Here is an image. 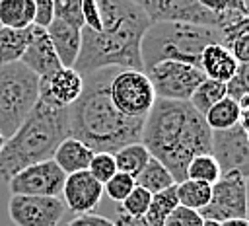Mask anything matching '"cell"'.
I'll return each instance as SVG.
<instances>
[{
	"label": "cell",
	"mask_w": 249,
	"mask_h": 226,
	"mask_svg": "<svg viewBox=\"0 0 249 226\" xmlns=\"http://www.w3.org/2000/svg\"><path fill=\"white\" fill-rule=\"evenodd\" d=\"M243 33H249V16H245V18H241L237 23H233V25L222 29V45L230 47V45L233 43V39L239 37V35H243Z\"/></svg>",
	"instance_id": "39"
},
{
	"label": "cell",
	"mask_w": 249,
	"mask_h": 226,
	"mask_svg": "<svg viewBox=\"0 0 249 226\" xmlns=\"http://www.w3.org/2000/svg\"><path fill=\"white\" fill-rule=\"evenodd\" d=\"M93 150H89L84 142L68 136L64 138L58 148L54 150V164L66 173V175H72V173H78V171H88L89 164H91V158H93Z\"/></svg>",
	"instance_id": "19"
},
{
	"label": "cell",
	"mask_w": 249,
	"mask_h": 226,
	"mask_svg": "<svg viewBox=\"0 0 249 226\" xmlns=\"http://www.w3.org/2000/svg\"><path fill=\"white\" fill-rule=\"evenodd\" d=\"M39 101V76L23 62L0 66V134L8 140Z\"/></svg>",
	"instance_id": "6"
},
{
	"label": "cell",
	"mask_w": 249,
	"mask_h": 226,
	"mask_svg": "<svg viewBox=\"0 0 249 226\" xmlns=\"http://www.w3.org/2000/svg\"><path fill=\"white\" fill-rule=\"evenodd\" d=\"M47 35L56 51V56H58L62 68H74V64L80 56V49H82V29L54 19L49 25Z\"/></svg>",
	"instance_id": "17"
},
{
	"label": "cell",
	"mask_w": 249,
	"mask_h": 226,
	"mask_svg": "<svg viewBox=\"0 0 249 226\" xmlns=\"http://www.w3.org/2000/svg\"><path fill=\"white\" fill-rule=\"evenodd\" d=\"M152 23L171 21V23H189L200 27L226 29L245 18L243 0H226V10L218 16L210 12L200 0H146L140 2Z\"/></svg>",
	"instance_id": "7"
},
{
	"label": "cell",
	"mask_w": 249,
	"mask_h": 226,
	"mask_svg": "<svg viewBox=\"0 0 249 226\" xmlns=\"http://www.w3.org/2000/svg\"><path fill=\"white\" fill-rule=\"evenodd\" d=\"M150 203H152V195L136 185L132 189V193L119 205V210L128 216H134V218H144L150 208Z\"/></svg>",
	"instance_id": "29"
},
{
	"label": "cell",
	"mask_w": 249,
	"mask_h": 226,
	"mask_svg": "<svg viewBox=\"0 0 249 226\" xmlns=\"http://www.w3.org/2000/svg\"><path fill=\"white\" fill-rule=\"evenodd\" d=\"M222 43V31L189 23H152L142 39L144 70L163 60L185 62L200 68V55L206 47Z\"/></svg>",
	"instance_id": "5"
},
{
	"label": "cell",
	"mask_w": 249,
	"mask_h": 226,
	"mask_svg": "<svg viewBox=\"0 0 249 226\" xmlns=\"http://www.w3.org/2000/svg\"><path fill=\"white\" fill-rule=\"evenodd\" d=\"M237 68H239V64H237L235 56L222 43L206 47L200 55V70L210 80H218V82L228 84L235 76Z\"/></svg>",
	"instance_id": "18"
},
{
	"label": "cell",
	"mask_w": 249,
	"mask_h": 226,
	"mask_svg": "<svg viewBox=\"0 0 249 226\" xmlns=\"http://www.w3.org/2000/svg\"><path fill=\"white\" fill-rule=\"evenodd\" d=\"M204 226H220V224L214 222V220H204Z\"/></svg>",
	"instance_id": "45"
},
{
	"label": "cell",
	"mask_w": 249,
	"mask_h": 226,
	"mask_svg": "<svg viewBox=\"0 0 249 226\" xmlns=\"http://www.w3.org/2000/svg\"><path fill=\"white\" fill-rule=\"evenodd\" d=\"M245 218L249 220V179H245Z\"/></svg>",
	"instance_id": "43"
},
{
	"label": "cell",
	"mask_w": 249,
	"mask_h": 226,
	"mask_svg": "<svg viewBox=\"0 0 249 226\" xmlns=\"http://www.w3.org/2000/svg\"><path fill=\"white\" fill-rule=\"evenodd\" d=\"M4 144H6V138L0 134V152H2V148H4Z\"/></svg>",
	"instance_id": "46"
},
{
	"label": "cell",
	"mask_w": 249,
	"mask_h": 226,
	"mask_svg": "<svg viewBox=\"0 0 249 226\" xmlns=\"http://www.w3.org/2000/svg\"><path fill=\"white\" fill-rule=\"evenodd\" d=\"M175 191H177L179 207H185V208H191L196 212L206 208V205L210 203V197H212V185H206L200 181H191V179L177 183Z\"/></svg>",
	"instance_id": "25"
},
{
	"label": "cell",
	"mask_w": 249,
	"mask_h": 226,
	"mask_svg": "<svg viewBox=\"0 0 249 226\" xmlns=\"http://www.w3.org/2000/svg\"><path fill=\"white\" fill-rule=\"evenodd\" d=\"M117 70L105 68L84 76V92L68 107V136L84 142L95 154H115L128 144L142 142L146 119H130L111 101L109 84Z\"/></svg>",
	"instance_id": "2"
},
{
	"label": "cell",
	"mask_w": 249,
	"mask_h": 226,
	"mask_svg": "<svg viewBox=\"0 0 249 226\" xmlns=\"http://www.w3.org/2000/svg\"><path fill=\"white\" fill-rule=\"evenodd\" d=\"M113 224L115 226H150L146 222V218H134V216H128L121 210H117V214L113 218Z\"/></svg>",
	"instance_id": "40"
},
{
	"label": "cell",
	"mask_w": 249,
	"mask_h": 226,
	"mask_svg": "<svg viewBox=\"0 0 249 226\" xmlns=\"http://www.w3.org/2000/svg\"><path fill=\"white\" fill-rule=\"evenodd\" d=\"M64 138H68V109L39 99L25 123L6 140L0 152V177L10 181L21 170L53 160Z\"/></svg>",
	"instance_id": "4"
},
{
	"label": "cell",
	"mask_w": 249,
	"mask_h": 226,
	"mask_svg": "<svg viewBox=\"0 0 249 226\" xmlns=\"http://www.w3.org/2000/svg\"><path fill=\"white\" fill-rule=\"evenodd\" d=\"M204 119L212 129V132L233 129L239 125V103L230 97H224L204 115Z\"/></svg>",
	"instance_id": "26"
},
{
	"label": "cell",
	"mask_w": 249,
	"mask_h": 226,
	"mask_svg": "<svg viewBox=\"0 0 249 226\" xmlns=\"http://www.w3.org/2000/svg\"><path fill=\"white\" fill-rule=\"evenodd\" d=\"M0 27H2V25H0Z\"/></svg>",
	"instance_id": "48"
},
{
	"label": "cell",
	"mask_w": 249,
	"mask_h": 226,
	"mask_svg": "<svg viewBox=\"0 0 249 226\" xmlns=\"http://www.w3.org/2000/svg\"><path fill=\"white\" fill-rule=\"evenodd\" d=\"M144 72L148 74L158 99L167 101H189L198 84L206 78L200 68L175 60L158 62Z\"/></svg>",
	"instance_id": "9"
},
{
	"label": "cell",
	"mask_w": 249,
	"mask_h": 226,
	"mask_svg": "<svg viewBox=\"0 0 249 226\" xmlns=\"http://www.w3.org/2000/svg\"><path fill=\"white\" fill-rule=\"evenodd\" d=\"M66 212L60 197L12 195L8 203L10 220L16 226H56Z\"/></svg>",
	"instance_id": "11"
},
{
	"label": "cell",
	"mask_w": 249,
	"mask_h": 226,
	"mask_svg": "<svg viewBox=\"0 0 249 226\" xmlns=\"http://www.w3.org/2000/svg\"><path fill=\"white\" fill-rule=\"evenodd\" d=\"M66 226H115L111 218L95 214V212H88V214H76Z\"/></svg>",
	"instance_id": "37"
},
{
	"label": "cell",
	"mask_w": 249,
	"mask_h": 226,
	"mask_svg": "<svg viewBox=\"0 0 249 226\" xmlns=\"http://www.w3.org/2000/svg\"><path fill=\"white\" fill-rule=\"evenodd\" d=\"M33 39V25L25 29L0 27V66L19 62Z\"/></svg>",
	"instance_id": "20"
},
{
	"label": "cell",
	"mask_w": 249,
	"mask_h": 226,
	"mask_svg": "<svg viewBox=\"0 0 249 226\" xmlns=\"http://www.w3.org/2000/svg\"><path fill=\"white\" fill-rule=\"evenodd\" d=\"M142 144L169 170L175 183H181L187 179L191 160L210 154L212 129L189 101L156 99L144 121Z\"/></svg>",
	"instance_id": "3"
},
{
	"label": "cell",
	"mask_w": 249,
	"mask_h": 226,
	"mask_svg": "<svg viewBox=\"0 0 249 226\" xmlns=\"http://www.w3.org/2000/svg\"><path fill=\"white\" fill-rule=\"evenodd\" d=\"M224 97H228V86L224 82H218V80H210V78H204L198 88L195 90V94L191 95L189 103L193 105L195 111H198L202 117L218 103L222 101Z\"/></svg>",
	"instance_id": "23"
},
{
	"label": "cell",
	"mask_w": 249,
	"mask_h": 226,
	"mask_svg": "<svg viewBox=\"0 0 249 226\" xmlns=\"http://www.w3.org/2000/svg\"><path fill=\"white\" fill-rule=\"evenodd\" d=\"M179 207V201H177V191L175 187L163 191V193H158V195H152V203H150V208L146 212V222L150 226H163L165 220L169 218V214Z\"/></svg>",
	"instance_id": "27"
},
{
	"label": "cell",
	"mask_w": 249,
	"mask_h": 226,
	"mask_svg": "<svg viewBox=\"0 0 249 226\" xmlns=\"http://www.w3.org/2000/svg\"><path fill=\"white\" fill-rule=\"evenodd\" d=\"M84 92V76L76 68H60L47 78H39V99L54 107L68 109Z\"/></svg>",
	"instance_id": "14"
},
{
	"label": "cell",
	"mask_w": 249,
	"mask_h": 226,
	"mask_svg": "<svg viewBox=\"0 0 249 226\" xmlns=\"http://www.w3.org/2000/svg\"><path fill=\"white\" fill-rule=\"evenodd\" d=\"M245 132H247V138H249V131H245Z\"/></svg>",
	"instance_id": "47"
},
{
	"label": "cell",
	"mask_w": 249,
	"mask_h": 226,
	"mask_svg": "<svg viewBox=\"0 0 249 226\" xmlns=\"http://www.w3.org/2000/svg\"><path fill=\"white\" fill-rule=\"evenodd\" d=\"M113 156H115V162H117V170L121 173H126V175L134 177V179L140 175V171L146 168V164L152 158L148 148L142 142L128 144V146L121 148L119 152H115Z\"/></svg>",
	"instance_id": "24"
},
{
	"label": "cell",
	"mask_w": 249,
	"mask_h": 226,
	"mask_svg": "<svg viewBox=\"0 0 249 226\" xmlns=\"http://www.w3.org/2000/svg\"><path fill=\"white\" fill-rule=\"evenodd\" d=\"M163 226H204V218L200 216V212L185 208V207H177L169 218L165 220Z\"/></svg>",
	"instance_id": "34"
},
{
	"label": "cell",
	"mask_w": 249,
	"mask_h": 226,
	"mask_svg": "<svg viewBox=\"0 0 249 226\" xmlns=\"http://www.w3.org/2000/svg\"><path fill=\"white\" fill-rule=\"evenodd\" d=\"M220 177H222V170L212 154H200V156L193 158L187 168V179H191V181L214 185Z\"/></svg>",
	"instance_id": "28"
},
{
	"label": "cell",
	"mask_w": 249,
	"mask_h": 226,
	"mask_svg": "<svg viewBox=\"0 0 249 226\" xmlns=\"http://www.w3.org/2000/svg\"><path fill=\"white\" fill-rule=\"evenodd\" d=\"M210 154L216 158L222 175L239 173L249 179V138L241 125L212 132V150Z\"/></svg>",
	"instance_id": "13"
},
{
	"label": "cell",
	"mask_w": 249,
	"mask_h": 226,
	"mask_svg": "<svg viewBox=\"0 0 249 226\" xmlns=\"http://www.w3.org/2000/svg\"><path fill=\"white\" fill-rule=\"evenodd\" d=\"M97 6L103 29H82V49L74 68L82 76L105 68L144 70L140 47L152 21L140 2L97 0Z\"/></svg>",
	"instance_id": "1"
},
{
	"label": "cell",
	"mask_w": 249,
	"mask_h": 226,
	"mask_svg": "<svg viewBox=\"0 0 249 226\" xmlns=\"http://www.w3.org/2000/svg\"><path fill=\"white\" fill-rule=\"evenodd\" d=\"M200 216L218 224L233 218H245V177L239 173L222 175L212 185L210 203L200 210Z\"/></svg>",
	"instance_id": "10"
},
{
	"label": "cell",
	"mask_w": 249,
	"mask_h": 226,
	"mask_svg": "<svg viewBox=\"0 0 249 226\" xmlns=\"http://www.w3.org/2000/svg\"><path fill=\"white\" fill-rule=\"evenodd\" d=\"M82 14H84V27L86 29H91V31H101L103 29L97 2H93V0H82Z\"/></svg>",
	"instance_id": "36"
},
{
	"label": "cell",
	"mask_w": 249,
	"mask_h": 226,
	"mask_svg": "<svg viewBox=\"0 0 249 226\" xmlns=\"http://www.w3.org/2000/svg\"><path fill=\"white\" fill-rule=\"evenodd\" d=\"M237 103H239V125L243 131H249V94L243 95Z\"/></svg>",
	"instance_id": "41"
},
{
	"label": "cell",
	"mask_w": 249,
	"mask_h": 226,
	"mask_svg": "<svg viewBox=\"0 0 249 226\" xmlns=\"http://www.w3.org/2000/svg\"><path fill=\"white\" fill-rule=\"evenodd\" d=\"M134 187H136V179H134V177L117 171V173L103 185V193H105L111 201H115V203L121 205V203L132 193Z\"/></svg>",
	"instance_id": "31"
},
{
	"label": "cell",
	"mask_w": 249,
	"mask_h": 226,
	"mask_svg": "<svg viewBox=\"0 0 249 226\" xmlns=\"http://www.w3.org/2000/svg\"><path fill=\"white\" fill-rule=\"evenodd\" d=\"M228 49L235 56L237 64H249V33H243V35L235 37L233 43Z\"/></svg>",
	"instance_id": "38"
},
{
	"label": "cell",
	"mask_w": 249,
	"mask_h": 226,
	"mask_svg": "<svg viewBox=\"0 0 249 226\" xmlns=\"http://www.w3.org/2000/svg\"><path fill=\"white\" fill-rule=\"evenodd\" d=\"M243 12L245 16H249V0H243Z\"/></svg>",
	"instance_id": "44"
},
{
	"label": "cell",
	"mask_w": 249,
	"mask_h": 226,
	"mask_svg": "<svg viewBox=\"0 0 249 226\" xmlns=\"http://www.w3.org/2000/svg\"><path fill=\"white\" fill-rule=\"evenodd\" d=\"M103 197V185L89 173V171H78L72 175H66L64 189H62V201L66 208H70L76 214H88L91 212Z\"/></svg>",
	"instance_id": "15"
},
{
	"label": "cell",
	"mask_w": 249,
	"mask_h": 226,
	"mask_svg": "<svg viewBox=\"0 0 249 226\" xmlns=\"http://www.w3.org/2000/svg\"><path fill=\"white\" fill-rule=\"evenodd\" d=\"M113 105L130 119H146L158 95L144 70H117L109 84Z\"/></svg>",
	"instance_id": "8"
},
{
	"label": "cell",
	"mask_w": 249,
	"mask_h": 226,
	"mask_svg": "<svg viewBox=\"0 0 249 226\" xmlns=\"http://www.w3.org/2000/svg\"><path fill=\"white\" fill-rule=\"evenodd\" d=\"M136 185L142 187L144 191H148L150 195H158V193H163V191L175 187L177 183H175L173 175L169 173V170L161 162H158L156 158H150L146 168L136 177Z\"/></svg>",
	"instance_id": "22"
},
{
	"label": "cell",
	"mask_w": 249,
	"mask_h": 226,
	"mask_svg": "<svg viewBox=\"0 0 249 226\" xmlns=\"http://www.w3.org/2000/svg\"><path fill=\"white\" fill-rule=\"evenodd\" d=\"M19 62H23L39 78H47L62 68V64L56 56V51L47 35V29H39L35 25H33V39Z\"/></svg>",
	"instance_id": "16"
},
{
	"label": "cell",
	"mask_w": 249,
	"mask_h": 226,
	"mask_svg": "<svg viewBox=\"0 0 249 226\" xmlns=\"http://www.w3.org/2000/svg\"><path fill=\"white\" fill-rule=\"evenodd\" d=\"M35 19V0H0V25L10 29L31 27Z\"/></svg>",
	"instance_id": "21"
},
{
	"label": "cell",
	"mask_w": 249,
	"mask_h": 226,
	"mask_svg": "<svg viewBox=\"0 0 249 226\" xmlns=\"http://www.w3.org/2000/svg\"><path fill=\"white\" fill-rule=\"evenodd\" d=\"M66 173L54 164V160H45L21 170L10 179L12 195H31V197H60L64 189Z\"/></svg>",
	"instance_id": "12"
},
{
	"label": "cell",
	"mask_w": 249,
	"mask_h": 226,
	"mask_svg": "<svg viewBox=\"0 0 249 226\" xmlns=\"http://www.w3.org/2000/svg\"><path fill=\"white\" fill-rule=\"evenodd\" d=\"M54 19L84 29L82 0H54Z\"/></svg>",
	"instance_id": "30"
},
{
	"label": "cell",
	"mask_w": 249,
	"mask_h": 226,
	"mask_svg": "<svg viewBox=\"0 0 249 226\" xmlns=\"http://www.w3.org/2000/svg\"><path fill=\"white\" fill-rule=\"evenodd\" d=\"M226 86H228V97L233 101H239L243 95H247L249 94V64H239L235 76Z\"/></svg>",
	"instance_id": "33"
},
{
	"label": "cell",
	"mask_w": 249,
	"mask_h": 226,
	"mask_svg": "<svg viewBox=\"0 0 249 226\" xmlns=\"http://www.w3.org/2000/svg\"><path fill=\"white\" fill-rule=\"evenodd\" d=\"M88 171L101 183L105 185L119 170H117V162H115V156L113 154H107V152H99V154H93L91 158V164L88 168Z\"/></svg>",
	"instance_id": "32"
},
{
	"label": "cell",
	"mask_w": 249,
	"mask_h": 226,
	"mask_svg": "<svg viewBox=\"0 0 249 226\" xmlns=\"http://www.w3.org/2000/svg\"><path fill=\"white\" fill-rule=\"evenodd\" d=\"M220 226H249V220H247V218H233V220L222 222Z\"/></svg>",
	"instance_id": "42"
},
{
	"label": "cell",
	"mask_w": 249,
	"mask_h": 226,
	"mask_svg": "<svg viewBox=\"0 0 249 226\" xmlns=\"http://www.w3.org/2000/svg\"><path fill=\"white\" fill-rule=\"evenodd\" d=\"M53 21H54V0H35L33 25L39 29H49Z\"/></svg>",
	"instance_id": "35"
}]
</instances>
